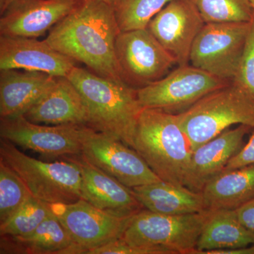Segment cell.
Listing matches in <instances>:
<instances>
[{
    "instance_id": "cell-1",
    "label": "cell",
    "mask_w": 254,
    "mask_h": 254,
    "mask_svg": "<svg viewBox=\"0 0 254 254\" xmlns=\"http://www.w3.org/2000/svg\"><path fill=\"white\" fill-rule=\"evenodd\" d=\"M120 32L115 7L100 0H84L50 30L46 41L93 73L123 81L116 57Z\"/></svg>"
},
{
    "instance_id": "cell-2",
    "label": "cell",
    "mask_w": 254,
    "mask_h": 254,
    "mask_svg": "<svg viewBox=\"0 0 254 254\" xmlns=\"http://www.w3.org/2000/svg\"><path fill=\"white\" fill-rule=\"evenodd\" d=\"M67 78L77 88L89 115L88 126L133 148L142 108L136 88L76 66Z\"/></svg>"
},
{
    "instance_id": "cell-3",
    "label": "cell",
    "mask_w": 254,
    "mask_h": 254,
    "mask_svg": "<svg viewBox=\"0 0 254 254\" xmlns=\"http://www.w3.org/2000/svg\"><path fill=\"white\" fill-rule=\"evenodd\" d=\"M133 149L162 181L185 186L193 150L176 114L143 109L137 123Z\"/></svg>"
},
{
    "instance_id": "cell-4",
    "label": "cell",
    "mask_w": 254,
    "mask_h": 254,
    "mask_svg": "<svg viewBox=\"0 0 254 254\" xmlns=\"http://www.w3.org/2000/svg\"><path fill=\"white\" fill-rule=\"evenodd\" d=\"M176 116L193 150L233 125L254 128V98L232 81Z\"/></svg>"
},
{
    "instance_id": "cell-5",
    "label": "cell",
    "mask_w": 254,
    "mask_h": 254,
    "mask_svg": "<svg viewBox=\"0 0 254 254\" xmlns=\"http://www.w3.org/2000/svg\"><path fill=\"white\" fill-rule=\"evenodd\" d=\"M44 162L31 158L1 138L0 160L21 177L31 194L50 204H68L81 198V169L71 157Z\"/></svg>"
},
{
    "instance_id": "cell-6",
    "label": "cell",
    "mask_w": 254,
    "mask_h": 254,
    "mask_svg": "<svg viewBox=\"0 0 254 254\" xmlns=\"http://www.w3.org/2000/svg\"><path fill=\"white\" fill-rule=\"evenodd\" d=\"M210 210L163 215L143 209L130 219L121 240L128 245L160 247L175 254H193Z\"/></svg>"
},
{
    "instance_id": "cell-7",
    "label": "cell",
    "mask_w": 254,
    "mask_h": 254,
    "mask_svg": "<svg viewBox=\"0 0 254 254\" xmlns=\"http://www.w3.org/2000/svg\"><path fill=\"white\" fill-rule=\"evenodd\" d=\"M232 81L222 79L191 64L178 66L158 81L136 89L143 109L179 114L212 92Z\"/></svg>"
},
{
    "instance_id": "cell-8",
    "label": "cell",
    "mask_w": 254,
    "mask_h": 254,
    "mask_svg": "<svg viewBox=\"0 0 254 254\" xmlns=\"http://www.w3.org/2000/svg\"><path fill=\"white\" fill-rule=\"evenodd\" d=\"M250 22L207 23L195 38L190 64L232 81L250 31Z\"/></svg>"
},
{
    "instance_id": "cell-9",
    "label": "cell",
    "mask_w": 254,
    "mask_h": 254,
    "mask_svg": "<svg viewBox=\"0 0 254 254\" xmlns=\"http://www.w3.org/2000/svg\"><path fill=\"white\" fill-rule=\"evenodd\" d=\"M80 155L128 188L161 181L136 150L88 126Z\"/></svg>"
},
{
    "instance_id": "cell-10",
    "label": "cell",
    "mask_w": 254,
    "mask_h": 254,
    "mask_svg": "<svg viewBox=\"0 0 254 254\" xmlns=\"http://www.w3.org/2000/svg\"><path fill=\"white\" fill-rule=\"evenodd\" d=\"M116 57L123 81L136 89L158 81L177 64L147 28L120 32Z\"/></svg>"
},
{
    "instance_id": "cell-11",
    "label": "cell",
    "mask_w": 254,
    "mask_h": 254,
    "mask_svg": "<svg viewBox=\"0 0 254 254\" xmlns=\"http://www.w3.org/2000/svg\"><path fill=\"white\" fill-rule=\"evenodd\" d=\"M87 125H41L24 117L1 119V138L47 158L81 155Z\"/></svg>"
},
{
    "instance_id": "cell-12",
    "label": "cell",
    "mask_w": 254,
    "mask_h": 254,
    "mask_svg": "<svg viewBox=\"0 0 254 254\" xmlns=\"http://www.w3.org/2000/svg\"><path fill=\"white\" fill-rule=\"evenodd\" d=\"M53 213L69 234L79 254L119 240L131 218H120L105 213L80 199L68 204L52 205Z\"/></svg>"
},
{
    "instance_id": "cell-13",
    "label": "cell",
    "mask_w": 254,
    "mask_h": 254,
    "mask_svg": "<svg viewBox=\"0 0 254 254\" xmlns=\"http://www.w3.org/2000/svg\"><path fill=\"white\" fill-rule=\"evenodd\" d=\"M190 0H171L150 21L147 29L178 66L190 64L195 38L205 25Z\"/></svg>"
},
{
    "instance_id": "cell-14",
    "label": "cell",
    "mask_w": 254,
    "mask_h": 254,
    "mask_svg": "<svg viewBox=\"0 0 254 254\" xmlns=\"http://www.w3.org/2000/svg\"><path fill=\"white\" fill-rule=\"evenodd\" d=\"M84 0H25L0 18L1 36L37 38L73 12Z\"/></svg>"
},
{
    "instance_id": "cell-15",
    "label": "cell",
    "mask_w": 254,
    "mask_h": 254,
    "mask_svg": "<svg viewBox=\"0 0 254 254\" xmlns=\"http://www.w3.org/2000/svg\"><path fill=\"white\" fill-rule=\"evenodd\" d=\"M76 62L37 38L0 36V70L39 71L67 77Z\"/></svg>"
},
{
    "instance_id": "cell-16",
    "label": "cell",
    "mask_w": 254,
    "mask_h": 254,
    "mask_svg": "<svg viewBox=\"0 0 254 254\" xmlns=\"http://www.w3.org/2000/svg\"><path fill=\"white\" fill-rule=\"evenodd\" d=\"M252 130V127L242 125L227 128L193 150L185 186L201 192L208 182L224 171L230 159L242 149L245 144V136Z\"/></svg>"
},
{
    "instance_id": "cell-17",
    "label": "cell",
    "mask_w": 254,
    "mask_h": 254,
    "mask_svg": "<svg viewBox=\"0 0 254 254\" xmlns=\"http://www.w3.org/2000/svg\"><path fill=\"white\" fill-rule=\"evenodd\" d=\"M70 157L81 169L82 199L120 218H131L145 209L132 189L95 168L81 155Z\"/></svg>"
},
{
    "instance_id": "cell-18",
    "label": "cell",
    "mask_w": 254,
    "mask_h": 254,
    "mask_svg": "<svg viewBox=\"0 0 254 254\" xmlns=\"http://www.w3.org/2000/svg\"><path fill=\"white\" fill-rule=\"evenodd\" d=\"M31 123L47 125H83L89 115L77 88L67 77L56 76L54 83L23 115Z\"/></svg>"
},
{
    "instance_id": "cell-19",
    "label": "cell",
    "mask_w": 254,
    "mask_h": 254,
    "mask_svg": "<svg viewBox=\"0 0 254 254\" xmlns=\"http://www.w3.org/2000/svg\"><path fill=\"white\" fill-rule=\"evenodd\" d=\"M56 76L39 71L1 70L0 117L22 116L54 83Z\"/></svg>"
},
{
    "instance_id": "cell-20",
    "label": "cell",
    "mask_w": 254,
    "mask_h": 254,
    "mask_svg": "<svg viewBox=\"0 0 254 254\" xmlns=\"http://www.w3.org/2000/svg\"><path fill=\"white\" fill-rule=\"evenodd\" d=\"M0 254H79V250L53 213L26 236H1Z\"/></svg>"
},
{
    "instance_id": "cell-21",
    "label": "cell",
    "mask_w": 254,
    "mask_h": 254,
    "mask_svg": "<svg viewBox=\"0 0 254 254\" xmlns=\"http://www.w3.org/2000/svg\"><path fill=\"white\" fill-rule=\"evenodd\" d=\"M143 208L163 215H179L200 213L207 210L201 192L184 185L159 181L132 188Z\"/></svg>"
},
{
    "instance_id": "cell-22",
    "label": "cell",
    "mask_w": 254,
    "mask_h": 254,
    "mask_svg": "<svg viewBox=\"0 0 254 254\" xmlns=\"http://www.w3.org/2000/svg\"><path fill=\"white\" fill-rule=\"evenodd\" d=\"M252 245H254V237L241 223L235 210H210L193 254H205L210 251L232 250Z\"/></svg>"
},
{
    "instance_id": "cell-23",
    "label": "cell",
    "mask_w": 254,
    "mask_h": 254,
    "mask_svg": "<svg viewBox=\"0 0 254 254\" xmlns=\"http://www.w3.org/2000/svg\"><path fill=\"white\" fill-rule=\"evenodd\" d=\"M201 193L207 209L236 210L254 199V164L222 172Z\"/></svg>"
},
{
    "instance_id": "cell-24",
    "label": "cell",
    "mask_w": 254,
    "mask_h": 254,
    "mask_svg": "<svg viewBox=\"0 0 254 254\" xmlns=\"http://www.w3.org/2000/svg\"><path fill=\"white\" fill-rule=\"evenodd\" d=\"M53 213L52 204L31 195L10 218L0 223V235L1 236H26L38 228Z\"/></svg>"
},
{
    "instance_id": "cell-25",
    "label": "cell",
    "mask_w": 254,
    "mask_h": 254,
    "mask_svg": "<svg viewBox=\"0 0 254 254\" xmlns=\"http://www.w3.org/2000/svg\"><path fill=\"white\" fill-rule=\"evenodd\" d=\"M205 23L250 22L254 9L250 0H190Z\"/></svg>"
},
{
    "instance_id": "cell-26",
    "label": "cell",
    "mask_w": 254,
    "mask_h": 254,
    "mask_svg": "<svg viewBox=\"0 0 254 254\" xmlns=\"http://www.w3.org/2000/svg\"><path fill=\"white\" fill-rule=\"evenodd\" d=\"M171 0H121L115 8L121 32L146 29L150 21Z\"/></svg>"
},
{
    "instance_id": "cell-27",
    "label": "cell",
    "mask_w": 254,
    "mask_h": 254,
    "mask_svg": "<svg viewBox=\"0 0 254 254\" xmlns=\"http://www.w3.org/2000/svg\"><path fill=\"white\" fill-rule=\"evenodd\" d=\"M31 195L18 174L0 160V223L10 218Z\"/></svg>"
},
{
    "instance_id": "cell-28",
    "label": "cell",
    "mask_w": 254,
    "mask_h": 254,
    "mask_svg": "<svg viewBox=\"0 0 254 254\" xmlns=\"http://www.w3.org/2000/svg\"><path fill=\"white\" fill-rule=\"evenodd\" d=\"M233 82L242 86L254 98V14L243 54Z\"/></svg>"
},
{
    "instance_id": "cell-29",
    "label": "cell",
    "mask_w": 254,
    "mask_h": 254,
    "mask_svg": "<svg viewBox=\"0 0 254 254\" xmlns=\"http://www.w3.org/2000/svg\"><path fill=\"white\" fill-rule=\"evenodd\" d=\"M175 254L168 249L128 245L119 239L107 245L90 250L87 254Z\"/></svg>"
},
{
    "instance_id": "cell-30",
    "label": "cell",
    "mask_w": 254,
    "mask_h": 254,
    "mask_svg": "<svg viewBox=\"0 0 254 254\" xmlns=\"http://www.w3.org/2000/svg\"><path fill=\"white\" fill-rule=\"evenodd\" d=\"M254 164V128L250 139L233 158L230 159L223 172L230 171Z\"/></svg>"
},
{
    "instance_id": "cell-31",
    "label": "cell",
    "mask_w": 254,
    "mask_h": 254,
    "mask_svg": "<svg viewBox=\"0 0 254 254\" xmlns=\"http://www.w3.org/2000/svg\"><path fill=\"white\" fill-rule=\"evenodd\" d=\"M241 223L254 237V199L235 210Z\"/></svg>"
},
{
    "instance_id": "cell-32",
    "label": "cell",
    "mask_w": 254,
    "mask_h": 254,
    "mask_svg": "<svg viewBox=\"0 0 254 254\" xmlns=\"http://www.w3.org/2000/svg\"><path fill=\"white\" fill-rule=\"evenodd\" d=\"M25 0H0V13L2 14L10 6Z\"/></svg>"
},
{
    "instance_id": "cell-33",
    "label": "cell",
    "mask_w": 254,
    "mask_h": 254,
    "mask_svg": "<svg viewBox=\"0 0 254 254\" xmlns=\"http://www.w3.org/2000/svg\"><path fill=\"white\" fill-rule=\"evenodd\" d=\"M100 1H103V2L107 3V4L111 5L113 7L115 8L118 6V5L120 4V1L121 0H100Z\"/></svg>"
},
{
    "instance_id": "cell-34",
    "label": "cell",
    "mask_w": 254,
    "mask_h": 254,
    "mask_svg": "<svg viewBox=\"0 0 254 254\" xmlns=\"http://www.w3.org/2000/svg\"><path fill=\"white\" fill-rule=\"evenodd\" d=\"M251 4H252V7L254 9V0H250Z\"/></svg>"
}]
</instances>
